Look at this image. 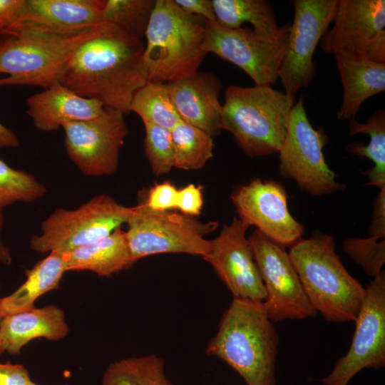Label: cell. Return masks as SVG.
Returning a JSON list of instances; mask_svg holds the SVG:
<instances>
[{
  "instance_id": "7a4b0ae2",
  "label": "cell",
  "mask_w": 385,
  "mask_h": 385,
  "mask_svg": "<svg viewBox=\"0 0 385 385\" xmlns=\"http://www.w3.org/2000/svg\"><path fill=\"white\" fill-rule=\"evenodd\" d=\"M279 337L262 301L233 298L205 353L230 366L247 385H277Z\"/></svg>"
},
{
  "instance_id": "e0dca14e",
  "label": "cell",
  "mask_w": 385,
  "mask_h": 385,
  "mask_svg": "<svg viewBox=\"0 0 385 385\" xmlns=\"http://www.w3.org/2000/svg\"><path fill=\"white\" fill-rule=\"evenodd\" d=\"M249 225L237 217L222 226L210 240L209 252L202 257L209 262L231 292L233 298L263 302L265 286L246 237Z\"/></svg>"
},
{
  "instance_id": "ffe728a7",
  "label": "cell",
  "mask_w": 385,
  "mask_h": 385,
  "mask_svg": "<svg viewBox=\"0 0 385 385\" xmlns=\"http://www.w3.org/2000/svg\"><path fill=\"white\" fill-rule=\"evenodd\" d=\"M26 113L35 128L41 131L57 130L65 123L96 118L103 113V104L78 95L57 83L26 98Z\"/></svg>"
},
{
  "instance_id": "2e32d148",
  "label": "cell",
  "mask_w": 385,
  "mask_h": 385,
  "mask_svg": "<svg viewBox=\"0 0 385 385\" xmlns=\"http://www.w3.org/2000/svg\"><path fill=\"white\" fill-rule=\"evenodd\" d=\"M287 198L282 184L260 178L237 187L230 195L238 218L284 247H292L304 233V226L289 211Z\"/></svg>"
},
{
  "instance_id": "6da1fadb",
  "label": "cell",
  "mask_w": 385,
  "mask_h": 385,
  "mask_svg": "<svg viewBox=\"0 0 385 385\" xmlns=\"http://www.w3.org/2000/svg\"><path fill=\"white\" fill-rule=\"evenodd\" d=\"M144 50L140 39L104 22L74 51L58 83L105 108L128 114L134 93L148 81Z\"/></svg>"
},
{
  "instance_id": "5bb4252c",
  "label": "cell",
  "mask_w": 385,
  "mask_h": 385,
  "mask_svg": "<svg viewBox=\"0 0 385 385\" xmlns=\"http://www.w3.org/2000/svg\"><path fill=\"white\" fill-rule=\"evenodd\" d=\"M356 317L355 332L347 353L322 379L324 385H347L364 368L385 366V274L370 282Z\"/></svg>"
},
{
  "instance_id": "8fae6325",
  "label": "cell",
  "mask_w": 385,
  "mask_h": 385,
  "mask_svg": "<svg viewBox=\"0 0 385 385\" xmlns=\"http://www.w3.org/2000/svg\"><path fill=\"white\" fill-rule=\"evenodd\" d=\"M262 279L266 297L262 302L273 322L304 319L317 312L311 306L284 247L257 230L247 238Z\"/></svg>"
},
{
  "instance_id": "60d3db41",
  "label": "cell",
  "mask_w": 385,
  "mask_h": 385,
  "mask_svg": "<svg viewBox=\"0 0 385 385\" xmlns=\"http://www.w3.org/2000/svg\"><path fill=\"white\" fill-rule=\"evenodd\" d=\"M4 226L3 208L0 207V262L6 265L11 264L12 258L9 249L1 241V233Z\"/></svg>"
},
{
  "instance_id": "d6986e66",
  "label": "cell",
  "mask_w": 385,
  "mask_h": 385,
  "mask_svg": "<svg viewBox=\"0 0 385 385\" xmlns=\"http://www.w3.org/2000/svg\"><path fill=\"white\" fill-rule=\"evenodd\" d=\"M104 3V0H26L16 24L59 35H75L103 23Z\"/></svg>"
},
{
  "instance_id": "f546056e",
  "label": "cell",
  "mask_w": 385,
  "mask_h": 385,
  "mask_svg": "<svg viewBox=\"0 0 385 385\" xmlns=\"http://www.w3.org/2000/svg\"><path fill=\"white\" fill-rule=\"evenodd\" d=\"M155 0H106L103 21L141 40L145 36Z\"/></svg>"
},
{
  "instance_id": "f35d334b",
  "label": "cell",
  "mask_w": 385,
  "mask_h": 385,
  "mask_svg": "<svg viewBox=\"0 0 385 385\" xmlns=\"http://www.w3.org/2000/svg\"><path fill=\"white\" fill-rule=\"evenodd\" d=\"M185 12L202 17L206 21L216 20L212 0H174Z\"/></svg>"
},
{
  "instance_id": "4fadbf2b",
  "label": "cell",
  "mask_w": 385,
  "mask_h": 385,
  "mask_svg": "<svg viewBox=\"0 0 385 385\" xmlns=\"http://www.w3.org/2000/svg\"><path fill=\"white\" fill-rule=\"evenodd\" d=\"M124 113L106 108L100 115L62 125L69 158L88 176L114 174L119 154L128 133Z\"/></svg>"
},
{
  "instance_id": "ac0fdd59",
  "label": "cell",
  "mask_w": 385,
  "mask_h": 385,
  "mask_svg": "<svg viewBox=\"0 0 385 385\" xmlns=\"http://www.w3.org/2000/svg\"><path fill=\"white\" fill-rule=\"evenodd\" d=\"M167 86L180 119L212 137L222 130V105L219 95L220 78L212 73L199 72L167 83Z\"/></svg>"
},
{
  "instance_id": "8d00e7d4",
  "label": "cell",
  "mask_w": 385,
  "mask_h": 385,
  "mask_svg": "<svg viewBox=\"0 0 385 385\" xmlns=\"http://www.w3.org/2000/svg\"><path fill=\"white\" fill-rule=\"evenodd\" d=\"M31 381L24 365L0 363V385H29Z\"/></svg>"
},
{
  "instance_id": "83f0119b",
  "label": "cell",
  "mask_w": 385,
  "mask_h": 385,
  "mask_svg": "<svg viewBox=\"0 0 385 385\" xmlns=\"http://www.w3.org/2000/svg\"><path fill=\"white\" fill-rule=\"evenodd\" d=\"M130 112L135 113L143 123L171 130L180 120L172 101L167 83L148 81L134 93Z\"/></svg>"
},
{
  "instance_id": "e575fe53",
  "label": "cell",
  "mask_w": 385,
  "mask_h": 385,
  "mask_svg": "<svg viewBox=\"0 0 385 385\" xmlns=\"http://www.w3.org/2000/svg\"><path fill=\"white\" fill-rule=\"evenodd\" d=\"M203 205L202 187L188 184L178 190L176 208L191 217L200 214Z\"/></svg>"
},
{
  "instance_id": "f1b7e54d",
  "label": "cell",
  "mask_w": 385,
  "mask_h": 385,
  "mask_svg": "<svg viewBox=\"0 0 385 385\" xmlns=\"http://www.w3.org/2000/svg\"><path fill=\"white\" fill-rule=\"evenodd\" d=\"M175 152L174 168L201 169L213 155L212 137L182 120L170 130Z\"/></svg>"
},
{
  "instance_id": "b9f144b4",
  "label": "cell",
  "mask_w": 385,
  "mask_h": 385,
  "mask_svg": "<svg viewBox=\"0 0 385 385\" xmlns=\"http://www.w3.org/2000/svg\"><path fill=\"white\" fill-rule=\"evenodd\" d=\"M29 385H39V384H36L35 382H34V381L31 380Z\"/></svg>"
},
{
  "instance_id": "52a82bcc",
  "label": "cell",
  "mask_w": 385,
  "mask_h": 385,
  "mask_svg": "<svg viewBox=\"0 0 385 385\" xmlns=\"http://www.w3.org/2000/svg\"><path fill=\"white\" fill-rule=\"evenodd\" d=\"M127 223L126 237L134 262L162 253L204 257L211 245L205 237L218 226L215 221L202 222L183 213L154 210L145 202L133 207Z\"/></svg>"
},
{
  "instance_id": "3957f363",
  "label": "cell",
  "mask_w": 385,
  "mask_h": 385,
  "mask_svg": "<svg viewBox=\"0 0 385 385\" xmlns=\"http://www.w3.org/2000/svg\"><path fill=\"white\" fill-rule=\"evenodd\" d=\"M288 255L317 313L332 322L356 319L366 289L341 262L333 236L314 232L290 247Z\"/></svg>"
},
{
  "instance_id": "cb8c5ba5",
  "label": "cell",
  "mask_w": 385,
  "mask_h": 385,
  "mask_svg": "<svg viewBox=\"0 0 385 385\" xmlns=\"http://www.w3.org/2000/svg\"><path fill=\"white\" fill-rule=\"evenodd\" d=\"M62 252L54 251L26 270L25 282L11 294L0 298L3 317L34 308V302L43 294L56 289L66 272Z\"/></svg>"
},
{
  "instance_id": "277c9868",
  "label": "cell",
  "mask_w": 385,
  "mask_h": 385,
  "mask_svg": "<svg viewBox=\"0 0 385 385\" xmlns=\"http://www.w3.org/2000/svg\"><path fill=\"white\" fill-rule=\"evenodd\" d=\"M104 23V22H103ZM71 36L53 34L17 23L0 32V87L32 86L46 89L58 83L77 48L95 36L103 24Z\"/></svg>"
},
{
  "instance_id": "8992f818",
  "label": "cell",
  "mask_w": 385,
  "mask_h": 385,
  "mask_svg": "<svg viewBox=\"0 0 385 385\" xmlns=\"http://www.w3.org/2000/svg\"><path fill=\"white\" fill-rule=\"evenodd\" d=\"M207 21L185 12L174 0H155L146 30L143 61L148 81L170 83L198 71Z\"/></svg>"
},
{
  "instance_id": "7c38bea8",
  "label": "cell",
  "mask_w": 385,
  "mask_h": 385,
  "mask_svg": "<svg viewBox=\"0 0 385 385\" xmlns=\"http://www.w3.org/2000/svg\"><path fill=\"white\" fill-rule=\"evenodd\" d=\"M338 0H292L294 19L290 26L288 44L278 71L284 93L295 96L299 89L313 81L317 64L315 49L329 29Z\"/></svg>"
},
{
  "instance_id": "7402d4cb",
  "label": "cell",
  "mask_w": 385,
  "mask_h": 385,
  "mask_svg": "<svg viewBox=\"0 0 385 385\" xmlns=\"http://www.w3.org/2000/svg\"><path fill=\"white\" fill-rule=\"evenodd\" d=\"M68 332L64 312L56 305L9 314L0 323V354L17 355L34 339L59 340Z\"/></svg>"
},
{
  "instance_id": "4dcf8cb0",
  "label": "cell",
  "mask_w": 385,
  "mask_h": 385,
  "mask_svg": "<svg viewBox=\"0 0 385 385\" xmlns=\"http://www.w3.org/2000/svg\"><path fill=\"white\" fill-rule=\"evenodd\" d=\"M46 187L31 173L14 169L0 159V207L19 202H31L42 197Z\"/></svg>"
},
{
  "instance_id": "74e56055",
  "label": "cell",
  "mask_w": 385,
  "mask_h": 385,
  "mask_svg": "<svg viewBox=\"0 0 385 385\" xmlns=\"http://www.w3.org/2000/svg\"><path fill=\"white\" fill-rule=\"evenodd\" d=\"M26 0H0V32L14 25L20 19Z\"/></svg>"
},
{
  "instance_id": "d4e9b609",
  "label": "cell",
  "mask_w": 385,
  "mask_h": 385,
  "mask_svg": "<svg viewBox=\"0 0 385 385\" xmlns=\"http://www.w3.org/2000/svg\"><path fill=\"white\" fill-rule=\"evenodd\" d=\"M216 21L227 29H237L245 22L253 30L267 38H276L289 26H279L270 1L267 0H212Z\"/></svg>"
},
{
  "instance_id": "ba28073f",
  "label": "cell",
  "mask_w": 385,
  "mask_h": 385,
  "mask_svg": "<svg viewBox=\"0 0 385 385\" xmlns=\"http://www.w3.org/2000/svg\"><path fill=\"white\" fill-rule=\"evenodd\" d=\"M133 210L106 194L74 210L56 208L42 222L41 234L31 238L30 248L41 253L65 252L95 242L127 223Z\"/></svg>"
},
{
  "instance_id": "9c48e42d",
  "label": "cell",
  "mask_w": 385,
  "mask_h": 385,
  "mask_svg": "<svg viewBox=\"0 0 385 385\" xmlns=\"http://www.w3.org/2000/svg\"><path fill=\"white\" fill-rule=\"evenodd\" d=\"M329 138L323 128L314 129L307 116L304 98L292 110L287 134L279 150V173L292 180L304 192L321 197L342 191L322 152Z\"/></svg>"
},
{
  "instance_id": "4316f807",
  "label": "cell",
  "mask_w": 385,
  "mask_h": 385,
  "mask_svg": "<svg viewBox=\"0 0 385 385\" xmlns=\"http://www.w3.org/2000/svg\"><path fill=\"white\" fill-rule=\"evenodd\" d=\"M102 385H174L165 373L163 359L150 354L121 359L106 369Z\"/></svg>"
},
{
  "instance_id": "7bdbcfd3",
  "label": "cell",
  "mask_w": 385,
  "mask_h": 385,
  "mask_svg": "<svg viewBox=\"0 0 385 385\" xmlns=\"http://www.w3.org/2000/svg\"><path fill=\"white\" fill-rule=\"evenodd\" d=\"M3 318V316H2V314H1V309H0V323H1V321Z\"/></svg>"
},
{
  "instance_id": "d590c367",
  "label": "cell",
  "mask_w": 385,
  "mask_h": 385,
  "mask_svg": "<svg viewBox=\"0 0 385 385\" xmlns=\"http://www.w3.org/2000/svg\"><path fill=\"white\" fill-rule=\"evenodd\" d=\"M368 232L371 237L385 239V187L379 189L374 201L371 220Z\"/></svg>"
},
{
  "instance_id": "603a6c76",
  "label": "cell",
  "mask_w": 385,
  "mask_h": 385,
  "mask_svg": "<svg viewBox=\"0 0 385 385\" xmlns=\"http://www.w3.org/2000/svg\"><path fill=\"white\" fill-rule=\"evenodd\" d=\"M62 255L66 272L88 270L101 277H109L135 263L126 232L120 227L98 241L62 252Z\"/></svg>"
},
{
  "instance_id": "ab89813d",
  "label": "cell",
  "mask_w": 385,
  "mask_h": 385,
  "mask_svg": "<svg viewBox=\"0 0 385 385\" xmlns=\"http://www.w3.org/2000/svg\"><path fill=\"white\" fill-rule=\"evenodd\" d=\"M19 145L16 134L0 122V148H17Z\"/></svg>"
},
{
  "instance_id": "836d02e7",
  "label": "cell",
  "mask_w": 385,
  "mask_h": 385,
  "mask_svg": "<svg viewBox=\"0 0 385 385\" xmlns=\"http://www.w3.org/2000/svg\"><path fill=\"white\" fill-rule=\"evenodd\" d=\"M178 190L169 181L156 184L148 192L146 205L157 211H169L176 208Z\"/></svg>"
},
{
  "instance_id": "484cf974",
  "label": "cell",
  "mask_w": 385,
  "mask_h": 385,
  "mask_svg": "<svg viewBox=\"0 0 385 385\" xmlns=\"http://www.w3.org/2000/svg\"><path fill=\"white\" fill-rule=\"evenodd\" d=\"M349 134L354 136L364 133L370 140L365 145L355 142L346 146V151L353 155L366 158L374 164L373 168L364 173L369 178L367 185L379 189L385 187V111L382 108L376 111L369 116L366 123H362L355 119L349 121Z\"/></svg>"
},
{
  "instance_id": "d6a6232c",
  "label": "cell",
  "mask_w": 385,
  "mask_h": 385,
  "mask_svg": "<svg viewBox=\"0 0 385 385\" xmlns=\"http://www.w3.org/2000/svg\"><path fill=\"white\" fill-rule=\"evenodd\" d=\"M342 251L370 276L376 277L384 271L385 239L376 237H349L342 242Z\"/></svg>"
},
{
  "instance_id": "44dd1931",
  "label": "cell",
  "mask_w": 385,
  "mask_h": 385,
  "mask_svg": "<svg viewBox=\"0 0 385 385\" xmlns=\"http://www.w3.org/2000/svg\"><path fill=\"white\" fill-rule=\"evenodd\" d=\"M343 87L339 120L355 119L362 103L385 90V63L344 51L333 53Z\"/></svg>"
},
{
  "instance_id": "5b68a950",
  "label": "cell",
  "mask_w": 385,
  "mask_h": 385,
  "mask_svg": "<svg viewBox=\"0 0 385 385\" xmlns=\"http://www.w3.org/2000/svg\"><path fill=\"white\" fill-rule=\"evenodd\" d=\"M295 102V96L271 85L230 86L222 105V130L230 133L251 158L278 153Z\"/></svg>"
},
{
  "instance_id": "30bf717a",
  "label": "cell",
  "mask_w": 385,
  "mask_h": 385,
  "mask_svg": "<svg viewBox=\"0 0 385 385\" xmlns=\"http://www.w3.org/2000/svg\"><path fill=\"white\" fill-rule=\"evenodd\" d=\"M289 30L290 26L278 37L267 38L248 27L227 29L216 20L207 21L202 49L240 68L255 85L274 84Z\"/></svg>"
},
{
  "instance_id": "9a60e30c",
  "label": "cell",
  "mask_w": 385,
  "mask_h": 385,
  "mask_svg": "<svg viewBox=\"0 0 385 385\" xmlns=\"http://www.w3.org/2000/svg\"><path fill=\"white\" fill-rule=\"evenodd\" d=\"M332 22L319 43L324 53L344 51L385 63L384 0H338Z\"/></svg>"
},
{
  "instance_id": "1f68e13d",
  "label": "cell",
  "mask_w": 385,
  "mask_h": 385,
  "mask_svg": "<svg viewBox=\"0 0 385 385\" xmlns=\"http://www.w3.org/2000/svg\"><path fill=\"white\" fill-rule=\"evenodd\" d=\"M145 153L153 173L156 175L168 173L175 165V152L170 130L144 123Z\"/></svg>"
}]
</instances>
